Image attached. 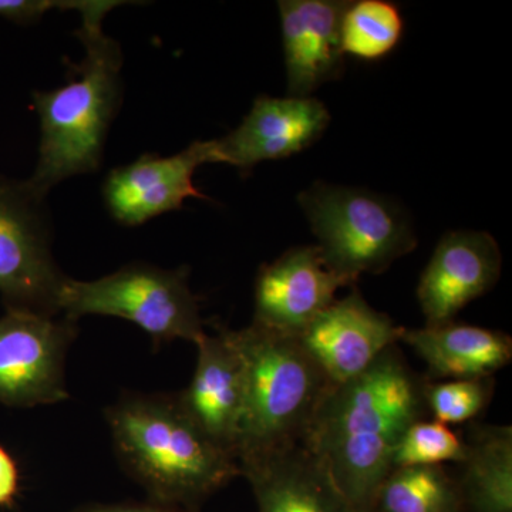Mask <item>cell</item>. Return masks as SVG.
I'll return each instance as SVG.
<instances>
[{
  "label": "cell",
  "mask_w": 512,
  "mask_h": 512,
  "mask_svg": "<svg viewBox=\"0 0 512 512\" xmlns=\"http://www.w3.org/2000/svg\"><path fill=\"white\" fill-rule=\"evenodd\" d=\"M346 286L353 285L328 268L316 245L288 249L259 268L252 323L298 336Z\"/></svg>",
  "instance_id": "obj_11"
},
{
  "label": "cell",
  "mask_w": 512,
  "mask_h": 512,
  "mask_svg": "<svg viewBox=\"0 0 512 512\" xmlns=\"http://www.w3.org/2000/svg\"><path fill=\"white\" fill-rule=\"evenodd\" d=\"M466 443L457 480L466 512H512L511 426L474 424Z\"/></svg>",
  "instance_id": "obj_18"
},
{
  "label": "cell",
  "mask_w": 512,
  "mask_h": 512,
  "mask_svg": "<svg viewBox=\"0 0 512 512\" xmlns=\"http://www.w3.org/2000/svg\"><path fill=\"white\" fill-rule=\"evenodd\" d=\"M106 420L121 466L153 503L195 511L239 476L237 458L194 423L177 394H124Z\"/></svg>",
  "instance_id": "obj_3"
},
{
  "label": "cell",
  "mask_w": 512,
  "mask_h": 512,
  "mask_svg": "<svg viewBox=\"0 0 512 512\" xmlns=\"http://www.w3.org/2000/svg\"><path fill=\"white\" fill-rule=\"evenodd\" d=\"M127 2L94 0L82 13L79 37L86 55L69 64L67 83L33 94L40 120L39 160L25 181L39 200L67 178L99 170L110 124L120 109L123 55L103 22L111 9Z\"/></svg>",
  "instance_id": "obj_2"
},
{
  "label": "cell",
  "mask_w": 512,
  "mask_h": 512,
  "mask_svg": "<svg viewBox=\"0 0 512 512\" xmlns=\"http://www.w3.org/2000/svg\"><path fill=\"white\" fill-rule=\"evenodd\" d=\"M188 274L185 266L161 269L136 264L94 281L67 278L59 313L74 322L89 315L126 319L144 330L156 346L178 339L197 345L207 332Z\"/></svg>",
  "instance_id": "obj_6"
},
{
  "label": "cell",
  "mask_w": 512,
  "mask_h": 512,
  "mask_svg": "<svg viewBox=\"0 0 512 512\" xmlns=\"http://www.w3.org/2000/svg\"><path fill=\"white\" fill-rule=\"evenodd\" d=\"M76 512H197L187 510V508L173 507V505H164L153 503H124V504H93L84 507Z\"/></svg>",
  "instance_id": "obj_25"
},
{
  "label": "cell",
  "mask_w": 512,
  "mask_h": 512,
  "mask_svg": "<svg viewBox=\"0 0 512 512\" xmlns=\"http://www.w3.org/2000/svg\"><path fill=\"white\" fill-rule=\"evenodd\" d=\"M25 181L0 177V293L8 309L60 316L67 276L52 254V232Z\"/></svg>",
  "instance_id": "obj_7"
},
{
  "label": "cell",
  "mask_w": 512,
  "mask_h": 512,
  "mask_svg": "<svg viewBox=\"0 0 512 512\" xmlns=\"http://www.w3.org/2000/svg\"><path fill=\"white\" fill-rule=\"evenodd\" d=\"M501 266L500 247L488 232L453 231L444 235L417 286L426 326L454 322L461 309L497 284Z\"/></svg>",
  "instance_id": "obj_12"
},
{
  "label": "cell",
  "mask_w": 512,
  "mask_h": 512,
  "mask_svg": "<svg viewBox=\"0 0 512 512\" xmlns=\"http://www.w3.org/2000/svg\"><path fill=\"white\" fill-rule=\"evenodd\" d=\"M86 0H0V18L20 25H29L42 18L49 10H76L80 12Z\"/></svg>",
  "instance_id": "obj_23"
},
{
  "label": "cell",
  "mask_w": 512,
  "mask_h": 512,
  "mask_svg": "<svg viewBox=\"0 0 512 512\" xmlns=\"http://www.w3.org/2000/svg\"><path fill=\"white\" fill-rule=\"evenodd\" d=\"M404 329L353 289L345 298L330 303L296 339L336 386L362 375L402 340Z\"/></svg>",
  "instance_id": "obj_9"
},
{
  "label": "cell",
  "mask_w": 512,
  "mask_h": 512,
  "mask_svg": "<svg viewBox=\"0 0 512 512\" xmlns=\"http://www.w3.org/2000/svg\"><path fill=\"white\" fill-rule=\"evenodd\" d=\"M373 512H466L457 478L444 466L393 468Z\"/></svg>",
  "instance_id": "obj_19"
},
{
  "label": "cell",
  "mask_w": 512,
  "mask_h": 512,
  "mask_svg": "<svg viewBox=\"0 0 512 512\" xmlns=\"http://www.w3.org/2000/svg\"><path fill=\"white\" fill-rule=\"evenodd\" d=\"M77 322L8 309L0 318V403L50 406L69 399L64 366Z\"/></svg>",
  "instance_id": "obj_8"
},
{
  "label": "cell",
  "mask_w": 512,
  "mask_h": 512,
  "mask_svg": "<svg viewBox=\"0 0 512 512\" xmlns=\"http://www.w3.org/2000/svg\"><path fill=\"white\" fill-rule=\"evenodd\" d=\"M224 330L244 377L237 460L301 443L332 384L296 336L255 323Z\"/></svg>",
  "instance_id": "obj_4"
},
{
  "label": "cell",
  "mask_w": 512,
  "mask_h": 512,
  "mask_svg": "<svg viewBox=\"0 0 512 512\" xmlns=\"http://www.w3.org/2000/svg\"><path fill=\"white\" fill-rule=\"evenodd\" d=\"M349 3L279 2L289 96L309 97L322 84L339 79L345 72L340 25Z\"/></svg>",
  "instance_id": "obj_15"
},
{
  "label": "cell",
  "mask_w": 512,
  "mask_h": 512,
  "mask_svg": "<svg viewBox=\"0 0 512 512\" xmlns=\"http://www.w3.org/2000/svg\"><path fill=\"white\" fill-rule=\"evenodd\" d=\"M197 366L187 389L177 393L188 416L215 444L237 458L244 413V377L224 326L197 343ZM238 461V460H237Z\"/></svg>",
  "instance_id": "obj_16"
},
{
  "label": "cell",
  "mask_w": 512,
  "mask_h": 512,
  "mask_svg": "<svg viewBox=\"0 0 512 512\" xmlns=\"http://www.w3.org/2000/svg\"><path fill=\"white\" fill-rule=\"evenodd\" d=\"M466 439L447 424L420 419L410 424L394 448L393 468L444 466L466 460Z\"/></svg>",
  "instance_id": "obj_21"
},
{
  "label": "cell",
  "mask_w": 512,
  "mask_h": 512,
  "mask_svg": "<svg viewBox=\"0 0 512 512\" xmlns=\"http://www.w3.org/2000/svg\"><path fill=\"white\" fill-rule=\"evenodd\" d=\"M329 123L325 104L312 97H258L235 130L214 140L218 161L245 173L262 161L295 156L316 143Z\"/></svg>",
  "instance_id": "obj_13"
},
{
  "label": "cell",
  "mask_w": 512,
  "mask_h": 512,
  "mask_svg": "<svg viewBox=\"0 0 512 512\" xmlns=\"http://www.w3.org/2000/svg\"><path fill=\"white\" fill-rule=\"evenodd\" d=\"M204 164H220L214 140L194 141L170 157L143 154L107 175L103 184L107 210L119 224L138 227L181 210L188 198H207L194 184L195 171Z\"/></svg>",
  "instance_id": "obj_10"
},
{
  "label": "cell",
  "mask_w": 512,
  "mask_h": 512,
  "mask_svg": "<svg viewBox=\"0 0 512 512\" xmlns=\"http://www.w3.org/2000/svg\"><path fill=\"white\" fill-rule=\"evenodd\" d=\"M400 342L426 363L434 380L487 379L512 359L510 335L467 323L404 329Z\"/></svg>",
  "instance_id": "obj_17"
},
{
  "label": "cell",
  "mask_w": 512,
  "mask_h": 512,
  "mask_svg": "<svg viewBox=\"0 0 512 512\" xmlns=\"http://www.w3.org/2000/svg\"><path fill=\"white\" fill-rule=\"evenodd\" d=\"M258 512H355L311 450L291 444L238 461Z\"/></svg>",
  "instance_id": "obj_14"
},
{
  "label": "cell",
  "mask_w": 512,
  "mask_h": 512,
  "mask_svg": "<svg viewBox=\"0 0 512 512\" xmlns=\"http://www.w3.org/2000/svg\"><path fill=\"white\" fill-rule=\"evenodd\" d=\"M404 30L402 13L384 0L349 3L340 25V42L346 55L377 60L399 45Z\"/></svg>",
  "instance_id": "obj_20"
},
{
  "label": "cell",
  "mask_w": 512,
  "mask_h": 512,
  "mask_svg": "<svg viewBox=\"0 0 512 512\" xmlns=\"http://www.w3.org/2000/svg\"><path fill=\"white\" fill-rule=\"evenodd\" d=\"M19 467L15 458L0 446V507H10L19 493Z\"/></svg>",
  "instance_id": "obj_24"
},
{
  "label": "cell",
  "mask_w": 512,
  "mask_h": 512,
  "mask_svg": "<svg viewBox=\"0 0 512 512\" xmlns=\"http://www.w3.org/2000/svg\"><path fill=\"white\" fill-rule=\"evenodd\" d=\"M494 387V377L427 382V413L447 426L473 421L487 409Z\"/></svg>",
  "instance_id": "obj_22"
},
{
  "label": "cell",
  "mask_w": 512,
  "mask_h": 512,
  "mask_svg": "<svg viewBox=\"0 0 512 512\" xmlns=\"http://www.w3.org/2000/svg\"><path fill=\"white\" fill-rule=\"evenodd\" d=\"M298 201L323 261L350 285L363 274H382L417 248L406 212L375 192L316 183Z\"/></svg>",
  "instance_id": "obj_5"
},
{
  "label": "cell",
  "mask_w": 512,
  "mask_h": 512,
  "mask_svg": "<svg viewBox=\"0 0 512 512\" xmlns=\"http://www.w3.org/2000/svg\"><path fill=\"white\" fill-rule=\"evenodd\" d=\"M426 384L393 346L323 397L301 443L325 464L355 512H373L400 437L426 419Z\"/></svg>",
  "instance_id": "obj_1"
}]
</instances>
